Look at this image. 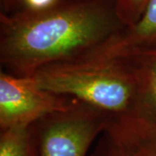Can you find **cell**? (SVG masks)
<instances>
[{
    "label": "cell",
    "mask_w": 156,
    "mask_h": 156,
    "mask_svg": "<svg viewBox=\"0 0 156 156\" xmlns=\"http://www.w3.org/2000/svg\"><path fill=\"white\" fill-rule=\"evenodd\" d=\"M124 28L115 0H59L44 10L1 12V65L10 74L31 76L83 56Z\"/></svg>",
    "instance_id": "obj_1"
},
{
    "label": "cell",
    "mask_w": 156,
    "mask_h": 156,
    "mask_svg": "<svg viewBox=\"0 0 156 156\" xmlns=\"http://www.w3.org/2000/svg\"><path fill=\"white\" fill-rule=\"evenodd\" d=\"M31 76L44 89L111 115H132L138 92L136 72L128 58L56 62Z\"/></svg>",
    "instance_id": "obj_2"
},
{
    "label": "cell",
    "mask_w": 156,
    "mask_h": 156,
    "mask_svg": "<svg viewBox=\"0 0 156 156\" xmlns=\"http://www.w3.org/2000/svg\"><path fill=\"white\" fill-rule=\"evenodd\" d=\"M111 114L77 101L35 123L38 156H88Z\"/></svg>",
    "instance_id": "obj_3"
},
{
    "label": "cell",
    "mask_w": 156,
    "mask_h": 156,
    "mask_svg": "<svg viewBox=\"0 0 156 156\" xmlns=\"http://www.w3.org/2000/svg\"><path fill=\"white\" fill-rule=\"evenodd\" d=\"M78 100L44 89L31 76L0 72V130L28 128Z\"/></svg>",
    "instance_id": "obj_4"
},
{
    "label": "cell",
    "mask_w": 156,
    "mask_h": 156,
    "mask_svg": "<svg viewBox=\"0 0 156 156\" xmlns=\"http://www.w3.org/2000/svg\"><path fill=\"white\" fill-rule=\"evenodd\" d=\"M88 156H156V123L111 115Z\"/></svg>",
    "instance_id": "obj_5"
},
{
    "label": "cell",
    "mask_w": 156,
    "mask_h": 156,
    "mask_svg": "<svg viewBox=\"0 0 156 156\" xmlns=\"http://www.w3.org/2000/svg\"><path fill=\"white\" fill-rule=\"evenodd\" d=\"M154 50H156V0H150L140 18L134 24L125 27L103 44L76 59H120Z\"/></svg>",
    "instance_id": "obj_6"
},
{
    "label": "cell",
    "mask_w": 156,
    "mask_h": 156,
    "mask_svg": "<svg viewBox=\"0 0 156 156\" xmlns=\"http://www.w3.org/2000/svg\"><path fill=\"white\" fill-rule=\"evenodd\" d=\"M134 66L138 92L132 115L156 123V50L128 57Z\"/></svg>",
    "instance_id": "obj_7"
},
{
    "label": "cell",
    "mask_w": 156,
    "mask_h": 156,
    "mask_svg": "<svg viewBox=\"0 0 156 156\" xmlns=\"http://www.w3.org/2000/svg\"><path fill=\"white\" fill-rule=\"evenodd\" d=\"M0 156H38L35 124L1 130Z\"/></svg>",
    "instance_id": "obj_8"
},
{
    "label": "cell",
    "mask_w": 156,
    "mask_h": 156,
    "mask_svg": "<svg viewBox=\"0 0 156 156\" xmlns=\"http://www.w3.org/2000/svg\"><path fill=\"white\" fill-rule=\"evenodd\" d=\"M150 0H115L118 16L125 27L139 20Z\"/></svg>",
    "instance_id": "obj_9"
},
{
    "label": "cell",
    "mask_w": 156,
    "mask_h": 156,
    "mask_svg": "<svg viewBox=\"0 0 156 156\" xmlns=\"http://www.w3.org/2000/svg\"><path fill=\"white\" fill-rule=\"evenodd\" d=\"M59 0H20V8L39 11L54 5Z\"/></svg>",
    "instance_id": "obj_10"
},
{
    "label": "cell",
    "mask_w": 156,
    "mask_h": 156,
    "mask_svg": "<svg viewBox=\"0 0 156 156\" xmlns=\"http://www.w3.org/2000/svg\"><path fill=\"white\" fill-rule=\"evenodd\" d=\"M3 13H10L20 8V0H1Z\"/></svg>",
    "instance_id": "obj_11"
}]
</instances>
